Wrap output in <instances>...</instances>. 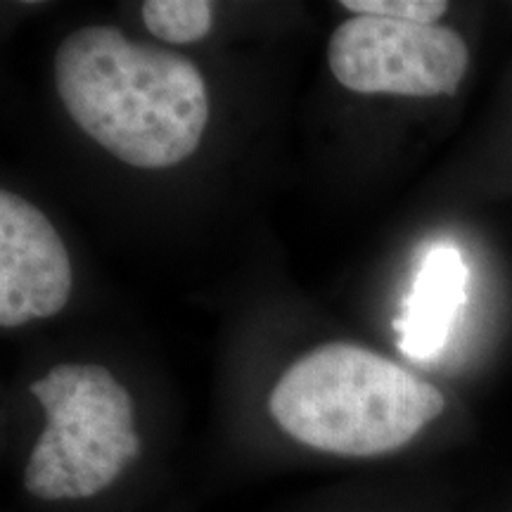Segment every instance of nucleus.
Segmentation results:
<instances>
[{"label":"nucleus","instance_id":"obj_6","mask_svg":"<svg viewBox=\"0 0 512 512\" xmlns=\"http://www.w3.org/2000/svg\"><path fill=\"white\" fill-rule=\"evenodd\" d=\"M467 283L470 271L458 247L444 242L425 254L399 318H394L403 354L415 361L441 354L467 304Z\"/></svg>","mask_w":512,"mask_h":512},{"label":"nucleus","instance_id":"obj_5","mask_svg":"<svg viewBox=\"0 0 512 512\" xmlns=\"http://www.w3.org/2000/svg\"><path fill=\"white\" fill-rule=\"evenodd\" d=\"M72 294L67 247L41 209L0 192V325L19 328L60 313Z\"/></svg>","mask_w":512,"mask_h":512},{"label":"nucleus","instance_id":"obj_2","mask_svg":"<svg viewBox=\"0 0 512 512\" xmlns=\"http://www.w3.org/2000/svg\"><path fill=\"white\" fill-rule=\"evenodd\" d=\"M444 411L434 384L349 342L309 351L268 396L275 427L294 444L354 460L401 451Z\"/></svg>","mask_w":512,"mask_h":512},{"label":"nucleus","instance_id":"obj_3","mask_svg":"<svg viewBox=\"0 0 512 512\" xmlns=\"http://www.w3.org/2000/svg\"><path fill=\"white\" fill-rule=\"evenodd\" d=\"M46 413L22 484L43 503L88 501L105 494L143 453L136 406L102 366H55L29 387Z\"/></svg>","mask_w":512,"mask_h":512},{"label":"nucleus","instance_id":"obj_8","mask_svg":"<svg viewBox=\"0 0 512 512\" xmlns=\"http://www.w3.org/2000/svg\"><path fill=\"white\" fill-rule=\"evenodd\" d=\"M339 8L349 10L351 17H387L413 24H437L446 15L444 0H342Z\"/></svg>","mask_w":512,"mask_h":512},{"label":"nucleus","instance_id":"obj_1","mask_svg":"<svg viewBox=\"0 0 512 512\" xmlns=\"http://www.w3.org/2000/svg\"><path fill=\"white\" fill-rule=\"evenodd\" d=\"M55 86L83 133L119 162L169 169L195 155L209 121V95L197 64L117 27H83L55 53Z\"/></svg>","mask_w":512,"mask_h":512},{"label":"nucleus","instance_id":"obj_4","mask_svg":"<svg viewBox=\"0 0 512 512\" xmlns=\"http://www.w3.org/2000/svg\"><path fill=\"white\" fill-rule=\"evenodd\" d=\"M328 62L354 93L408 98L453 95L465 79L470 50L458 31L387 17H351L332 31Z\"/></svg>","mask_w":512,"mask_h":512},{"label":"nucleus","instance_id":"obj_7","mask_svg":"<svg viewBox=\"0 0 512 512\" xmlns=\"http://www.w3.org/2000/svg\"><path fill=\"white\" fill-rule=\"evenodd\" d=\"M214 8L209 0H147L143 24L159 41L183 46L197 43L211 31Z\"/></svg>","mask_w":512,"mask_h":512}]
</instances>
